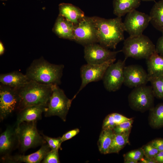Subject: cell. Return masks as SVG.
<instances>
[{"instance_id": "obj_1", "label": "cell", "mask_w": 163, "mask_h": 163, "mask_svg": "<svg viewBox=\"0 0 163 163\" xmlns=\"http://www.w3.org/2000/svg\"><path fill=\"white\" fill-rule=\"evenodd\" d=\"M91 17L97 43L107 49H115L117 44L124 39L125 30L121 17L109 19L97 16Z\"/></svg>"}, {"instance_id": "obj_2", "label": "cell", "mask_w": 163, "mask_h": 163, "mask_svg": "<svg viewBox=\"0 0 163 163\" xmlns=\"http://www.w3.org/2000/svg\"><path fill=\"white\" fill-rule=\"evenodd\" d=\"M64 68L63 65L50 63L42 57L33 61L25 74L30 81L58 85L61 84Z\"/></svg>"}, {"instance_id": "obj_3", "label": "cell", "mask_w": 163, "mask_h": 163, "mask_svg": "<svg viewBox=\"0 0 163 163\" xmlns=\"http://www.w3.org/2000/svg\"><path fill=\"white\" fill-rule=\"evenodd\" d=\"M53 85L30 81L18 89L20 97L18 110L29 106L47 105L52 93Z\"/></svg>"}, {"instance_id": "obj_4", "label": "cell", "mask_w": 163, "mask_h": 163, "mask_svg": "<svg viewBox=\"0 0 163 163\" xmlns=\"http://www.w3.org/2000/svg\"><path fill=\"white\" fill-rule=\"evenodd\" d=\"M122 50L125 59L128 57L146 59L156 52L155 46L152 41L142 34L127 38L124 41Z\"/></svg>"}, {"instance_id": "obj_5", "label": "cell", "mask_w": 163, "mask_h": 163, "mask_svg": "<svg viewBox=\"0 0 163 163\" xmlns=\"http://www.w3.org/2000/svg\"><path fill=\"white\" fill-rule=\"evenodd\" d=\"M36 123V122H24L15 127L18 144L22 152L46 142L38 132Z\"/></svg>"}, {"instance_id": "obj_6", "label": "cell", "mask_w": 163, "mask_h": 163, "mask_svg": "<svg viewBox=\"0 0 163 163\" xmlns=\"http://www.w3.org/2000/svg\"><path fill=\"white\" fill-rule=\"evenodd\" d=\"M72 100L67 97L58 85H53L52 93L44 112L45 116H56L65 121Z\"/></svg>"}, {"instance_id": "obj_7", "label": "cell", "mask_w": 163, "mask_h": 163, "mask_svg": "<svg viewBox=\"0 0 163 163\" xmlns=\"http://www.w3.org/2000/svg\"><path fill=\"white\" fill-rule=\"evenodd\" d=\"M154 97L151 86L145 85L135 88L128 97L129 105L135 111L149 110L154 107Z\"/></svg>"}, {"instance_id": "obj_8", "label": "cell", "mask_w": 163, "mask_h": 163, "mask_svg": "<svg viewBox=\"0 0 163 163\" xmlns=\"http://www.w3.org/2000/svg\"><path fill=\"white\" fill-rule=\"evenodd\" d=\"M20 97L18 89L0 85V118L2 120L18 110Z\"/></svg>"}, {"instance_id": "obj_9", "label": "cell", "mask_w": 163, "mask_h": 163, "mask_svg": "<svg viewBox=\"0 0 163 163\" xmlns=\"http://www.w3.org/2000/svg\"><path fill=\"white\" fill-rule=\"evenodd\" d=\"M114 58L98 64L87 63L83 65L80 69L82 80L81 85L79 90L72 98L73 100L77 94L88 83L97 82L102 79L108 67L116 60Z\"/></svg>"}, {"instance_id": "obj_10", "label": "cell", "mask_w": 163, "mask_h": 163, "mask_svg": "<svg viewBox=\"0 0 163 163\" xmlns=\"http://www.w3.org/2000/svg\"><path fill=\"white\" fill-rule=\"evenodd\" d=\"M126 59L119 60L111 64L107 69L102 78L105 89L110 92L115 91L123 83V69Z\"/></svg>"}, {"instance_id": "obj_11", "label": "cell", "mask_w": 163, "mask_h": 163, "mask_svg": "<svg viewBox=\"0 0 163 163\" xmlns=\"http://www.w3.org/2000/svg\"><path fill=\"white\" fill-rule=\"evenodd\" d=\"M150 21L149 15L135 9L127 14L123 22L125 31L129 37L142 34Z\"/></svg>"}, {"instance_id": "obj_12", "label": "cell", "mask_w": 163, "mask_h": 163, "mask_svg": "<svg viewBox=\"0 0 163 163\" xmlns=\"http://www.w3.org/2000/svg\"><path fill=\"white\" fill-rule=\"evenodd\" d=\"M122 50L112 51L97 43L84 46V57L87 63L98 64L116 58L117 54Z\"/></svg>"}, {"instance_id": "obj_13", "label": "cell", "mask_w": 163, "mask_h": 163, "mask_svg": "<svg viewBox=\"0 0 163 163\" xmlns=\"http://www.w3.org/2000/svg\"><path fill=\"white\" fill-rule=\"evenodd\" d=\"M74 40L84 46L97 43L95 26L91 17L85 16L75 25Z\"/></svg>"}, {"instance_id": "obj_14", "label": "cell", "mask_w": 163, "mask_h": 163, "mask_svg": "<svg viewBox=\"0 0 163 163\" xmlns=\"http://www.w3.org/2000/svg\"><path fill=\"white\" fill-rule=\"evenodd\" d=\"M123 84L127 87L134 88L146 85L149 82L148 73L141 66L132 65L125 66L123 69Z\"/></svg>"}, {"instance_id": "obj_15", "label": "cell", "mask_w": 163, "mask_h": 163, "mask_svg": "<svg viewBox=\"0 0 163 163\" xmlns=\"http://www.w3.org/2000/svg\"><path fill=\"white\" fill-rule=\"evenodd\" d=\"M51 149L46 142L43 144L37 151L27 155H9L2 158L3 161L8 163H40Z\"/></svg>"}, {"instance_id": "obj_16", "label": "cell", "mask_w": 163, "mask_h": 163, "mask_svg": "<svg viewBox=\"0 0 163 163\" xmlns=\"http://www.w3.org/2000/svg\"><path fill=\"white\" fill-rule=\"evenodd\" d=\"M47 105H35L26 107L19 110L15 126L23 122H37L42 118V115L45 111Z\"/></svg>"}, {"instance_id": "obj_17", "label": "cell", "mask_w": 163, "mask_h": 163, "mask_svg": "<svg viewBox=\"0 0 163 163\" xmlns=\"http://www.w3.org/2000/svg\"><path fill=\"white\" fill-rule=\"evenodd\" d=\"M18 140L16 127L8 126L0 136V154L2 157L10 155Z\"/></svg>"}, {"instance_id": "obj_18", "label": "cell", "mask_w": 163, "mask_h": 163, "mask_svg": "<svg viewBox=\"0 0 163 163\" xmlns=\"http://www.w3.org/2000/svg\"><path fill=\"white\" fill-rule=\"evenodd\" d=\"M75 25L73 23L59 14L53 31L60 38L74 40Z\"/></svg>"}, {"instance_id": "obj_19", "label": "cell", "mask_w": 163, "mask_h": 163, "mask_svg": "<svg viewBox=\"0 0 163 163\" xmlns=\"http://www.w3.org/2000/svg\"><path fill=\"white\" fill-rule=\"evenodd\" d=\"M25 74L14 71L0 75L1 84L16 89H18L29 82Z\"/></svg>"}, {"instance_id": "obj_20", "label": "cell", "mask_w": 163, "mask_h": 163, "mask_svg": "<svg viewBox=\"0 0 163 163\" xmlns=\"http://www.w3.org/2000/svg\"><path fill=\"white\" fill-rule=\"evenodd\" d=\"M59 14L75 25L77 24L85 16L82 10L72 4L62 3L59 5Z\"/></svg>"}, {"instance_id": "obj_21", "label": "cell", "mask_w": 163, "mask_h": 163, "mask_svg": "<svg viewBox=\"0 0 163 163\" xmlns=\"http://www.w3.org/2000/svg\"><path fill=\"white\" fill-rule=\"evenodd\" d=\"M140 3L141 0H113V14L117 17H121L136 9Z\"/></svg>"}, {"instance_id": "obj_22", "label": "cell", "mask_w": 163, "mask_h": 163, "mask_svg": "<svg viewBox=\"0 0 163 163\" xmlns=\"http://www.w3.org/2000/svg\"><path fill=\"white\" fill-rule=\"evenodd\" d=\"M146 60L149 76L163 74V56L156 51Z\"/></svg>"}, {"instance_id": "obj_23", "label": "cell", "mask_w": 163, "mask_h": 163, "mask_svg": "<svg viewBox=\"0 0 163 163\" xmlns=\"http://www.w3.org/2000/svg\"><path fill=\"white\" fill-rule=\"evenodd\" d=\"M150 22L157 30L163 32V0L156 2L151 9Z\"/></svg>"}, {"instance_id": "obj_24", "label": "cell", "mask_w": 163, "mask_h": 163, "mask_svg": "<svg viewBox=\"0 0 163 163\" xmlns=\"http://www.w3.org/2000/svg\"><path fill=\"white\" fill-rule=\"evenodd\" d=\"M114 134L113 129H102L97 142L99 150L101 153L104 154H109Z\"/></svg>"}, {"instance_id": "obj_25", "label": "cell", "mask_w": 163, "mask_h": 163, "mask_svg": "<svg viewBox=\"0 0 163 163\" xmlns=\"http://www.w3.org/2000/svg\"><path fill=\"white\" fill-rule=\"evenodd\" d=\"M130 131L120 133H114L110 147L109 153H118L129 143Z\"/></svg>"}, {"instance_id": "obj_26", "label": "cell", "mask_w": 163, "mask_h": 163, "mask_svg": "<svg viewBox=\"0 0 163 163\" xmlns=\"http://www.w3.org/2000/svg\"><path fill=\"white\" fill-rule=\"evenodd\" d=\"M149 110L150 126L154 128L163 126V103L158 104Z\"/></svg>"}, {"instance_id": "obj_27", "label": "cell", "mask_w": 163, "mask_h": 163, "mask_svg": "<svg viewBox=\"0 0 163 163\" xmlns=\"http://www.w3.org/2000/svg\"><path fill=\"white\" fill-rule=\"evenodd\" d=\"M149 77L155 97L163 99V74Z\"/></svg>"}, {"instance_id": "obj_28", "label": "cell", "mask_w": 163, "mask_h": 163, "mask_svg": "<svg viewBox=\"0 0 163 163\" xmlns=\"http://www.w3.org/2000/svg\"><path fill=\"white\" fill-rule=\"evenodd\" d=\"M58 150H51L46 155L41 161L42 163H59Z\"/></svg>"}, {"instance_id": "obj_29", "label": "cell", "mask_w": 163, "mask_h": 163, "mask_svg": "<svg viewBox=\"0 0 163 163\" xmlns=\"http://www.w3.org/2000/svg\"><path fill=\"white\" fill-rule=\"evenodd\" d=\"M43 138L50 148L51 150L59 149L62 142L61 137L57 138H52L41 134Z\"/></svg>"}, {"instance_id": "obj_30", "label": "cell", "mask_w": 163, "mask_h": 163, "mask_svg": "<svg viewBox=\"0 0 163 163\" xmlns=\"http://www.w3.org/2000/svg\"><path fill=\"white\" fill-rule=\"evenodd\" d=\"M144 157L142 148L129 151L124 155V158H130L138 162Z\"/></svg>"}, {"instance_id": "obj_31", "label": "cell", "mask_w": 163, "mask_h": 163, "mask_svg": "<svg viewBox=\"0 0 163 163\" xmlns=\"http://www.w3.org/2000/svg\"><path fill=\"white\" fill-rule=\"evenodd\" d=\"M133 120H131L117 125L113 129L114 133H120L130 131L132 126Z\"/></svg>"}, {"instance_id": "obj_32", "label": "cell", "mask_w": 163, "mask_h": 163, "mask_svg": "<svg viewBox=\"0 0 163 163\" xmlns=\"http://www.w3.org/2000/svg\"><path fill=\"white\" fill-rule=\"evenodd\" d=\"M142 148L144 151V156L149 158L154 159L159 152L150 143L144 145Z\"/></svg>"}, {"instance_id": "obj_33", "label": "cell", "mask_w": 163, "mask_h": 163, "mask_svg": "<svg viewBox=\"0 0 163 163\" xmlns=\"http://www.w3.org/2000/svg\"><path fill=\"white\" fill-rule=\"evenodd\" d=\"M113 113L108 115L104 119L102 125V129H113L117 126Z\"/></svg>"}, {"instance_id": "obj_34", "label": "cell", "mask_w": 163, "mask_h": 163, "mask_svg": "<svg viewBox=\"0 0 163 163\" xmlns=\"http://www.w3.org/2000/svg\"><path fill=\"white\" fill-rule=\"evenodd\" d=\"M79 132V129L77 128L68 131L61 137L62 142L70 139L77 135Z\"/></svg>"}, {"instance_id": "obj_35", "label": "cell", "mask_w": 163, "mask_h": 163, "mask_svg": "<svg viewBox=\"0 0 163 163\" xmlns=\"http://www.w3.org/2000/svg\"><path fill=\"white\" fill-rule=\"evenodd\" d=\"M162 35L158 40L155 46L156 52L163 56V32Z\"/></svg>"}, {"instance_id": "obj_36", "label": "cell", "mask_w": 163, "mask_h": 163, "mask_svg": "<svg viewBox=\"0 0 163 163\" xmlns=\"http://www.w3.org/2000/svg\"><path fill=\"white\" fill-rule=\"evenodd\" d=\"M113 115L117 125L124 122L129 121L132 119L127 118L117 113H113Z\"/></svg>"}, {"instance_id": "obj_37", "label": "cell", "mask_w": 163, "mask_h": 163, "mask_svg": "<svg viewBox=\"0 0 163 163\" xmlns=\"http://www.w3.org/2000/svg\"><path fill=\"white\" fill-rule=\"evenodd\" d=\"M150 143L159 151H163V139H155Z\"/></svg>"}, {"instance_id": "obj_38", "label": "cell", "mask_w": 163, "mask_h": 163, "mask_svg": "<svg viewBox=\"0 0 163 163\" xmlns=\"http://www.w3.org/2000/svg\"><path fill=\"white\" fill-rule=\"evenodd\" d=\"M154 159L157 163H163V151H159Z\"/></svg>"}, {"instance_id": "obj_39", "label": "cell", "mask_w": 163, "mask_h": 163, "mask_svg": "<svg viewBox=\"0 0 163 163\" xmlns=\"http://www.w3.org/2000/svg\"><path fill=\"white\" fill-rule=\"evenodd\" d=\"M140 163H156L157 162L154 159L144 157L140 161Z\"/></svg>"}, {"instance_id": "obj_40", "label": "cell", "mask_w": 163, "mask_h": 163, "mask_svg": "<svg viewBox=\"0 0 163 163\" xmlns=\"http://www.w3.org/2000/svg\"><path fill=\"white\" fill-rule=\"evenodd\" d=\"M5 48L2 42L0 41V55H2L5 52Z\"/></svg>"}, {"instance_id": "obj_41", "label": "cell", "mask_w": 163, "mask_h": 163, "mask_svg": "<svg viewBox=\"0 0 163 163\" xmlns=\"http://www.w3.org/2000/svg\"><path fill=\"white\" fill-rule=\"evenodd\" d=\"M125 163H137L138 161L130 158H124Z\"/></svg>"}, {"instance_id": "obj_42", "label": "cell", "mask_w": 163, "mask_h": 163, "mask_svg": "<svg viewBox=\"0 0 163 163\" xmlns=\"http://www.w3.org/2000/svg\"><path fill=\"white\" fill-rule=\"evenodd\" d=\"M142 1H154V0H141Z\"/></svg>"}, {"instance_id": "obj_43", "label": "cell", "mask_w": 163, "mask_h": 163, "mask_svg": "<svg viewBox=\"0 0 163 163\" xmlns=\"http://www.w3.org/2000/svg\"></svg>"}]
</instances>
